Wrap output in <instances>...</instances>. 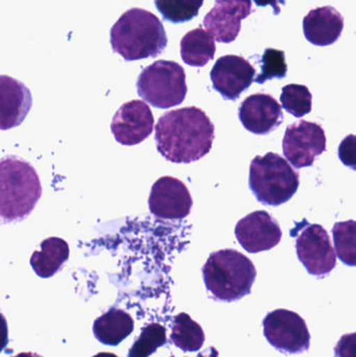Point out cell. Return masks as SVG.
I'll use <instances>...</instances> for the list:
<instances>
[{
  "mask_svg": "<svg viewBox=\"0 0 356 357\" xmlns=\"http://www.w3.org/2000/svg\"><path fill=\"white\" fill-rule=\"evenodd\" d=\"M157 150L173 163H190L206 156L215 140V126L202 109L169 111L157 123Z\"/></svg>",
  "mask_w": 356,
  "mask_h": 357,
  "instance_id": "cell-1",
  "label": "cell"
},
{
  "mask_svg": "<svg viewBox=\"0 0 356 357\" xmlns=\"http://www.w3.org/2000/svg\"><path fill=\"white\" fill-rule=\"evenodd\" d=\"M167 41L160 19L142 8L123 13L110 31L113 52L127 62L156 58L164 52Z\"/></svg>",
  "mask_w": 356,
  "mask_h": 357,
  "instance_id": "cell-2",
  "label": "cell"
},
{
  "mask_svg": "<svg viewBox=\"0 0 356 357\" xmlns=\"http://www.w3.org/2000/svg\"><path fill=\"white\" fill-rule=\"evenodd\" d=\"M42 195L36 169L16 156L0 159V225L22 222Z\"/></svg>",
  "mask_w": 356,
  "mask_h": 357,
  "instance_id": "cell-3",
  "label": "cell"
},
{
  "mask_svg": "<svg viewBox=\"0 0 356 357\" xmlns=\"http://www.w3.org/2000/svg\"><path fill=\"white\" fill-rule=\"evenodd\" d=\"M202 272L209 293L225 302L238 301L249 295L257 275L253 262L232 249L211 253Z\"/></svg>",
  "mask_w": 356,
  "mask_h": 357,
  "instance_id": "cell-4",
  "label": "cell"
},
{
  "mask_svg": "<svg viewBox=\"0 0 356 357\" xmlns=\"http://www.w3.org/2000/svg\"><path fill=\"white\" fill-rule=\"evenodd\" d=\"M299 173L275 153L256 156L250 165L249 185L258 202L277 206L290 201L300 185Z\"/></svg>",
  "mask_w": 356,
  "mask_h": 357,
  "instance_id": "cell-5",
  "label": "cell"
},
{
  "mask_svg": "<svg viewBox=\"0 0 356 357\" xmlns=\"http://www.w3.org/2000/svg\"><path fill=\"white\" fill-rule=\"evenodd\" d=\"M137 92L142 100L156 108L179 106L187 94L185 71L173 61H156L140 73Z\"/></svg>",
  "mask_w": 356,
  "mask_h": 357,
  "instance_id": "cell-6",
  "label": "cell"
},
{
  "mask_svg": "<svg viewBox=\"0 0 356 357\" xmlns=\"http://www.w3.org/2000/svg\"><path fill=\"white\" fill-rule=\"evenodd\" d=\"M296 250L299 260L307 272L314 276L330 274L336 266V254L327 231L317 224H309L303 220L297 224Z\"/></svg>",
  "mask_w": 356,
  "mask_h": 357,
  "instance_id": "cell-7",
  "label": "cell"
},
{
  "mask_svg": "<svg viewBox=\"0 0 356 357\" xmlns=\"http://www.w3.org/2000/svg\"><path fill=\"white\" fill-rule=\"evenodd\" d=\"M263 335L270 344L282 354H299L307 351L311 335L305 321L296 312L276 310L263 322Z\"/></svg>",
  "mask_w": 356,
  "mask_h": 357,
  "instance_id": "cell-8",
  "label": "cell"
},
{
  "mask_svg": "<svg viewBox=\"0 0 356 357\" xmlns=\"http://www.w3.org/2000/svg\"><path fill=\"white\" fill-rule=\"evenodd\" d=\"M282 148L293 167H311L316 158L326 151L325 131L318 123L307 121L293 123L286 128Z\"/></svg>",
  "mask_w": 356,
  "mask_h": 357,
  "instance_id": "cell-9",
  "label": "cell"
},
{
  "mask_svg": "<svg viewBox=\"0 0 356 357\" xmlns=\"http://www.w3.org/2000/svg\"><path fill=\"white\" fill-rule=\"evenodd\" d=\"M148 206L153 215L157 218L183 220L192 211V197L182 181L165 176L153 185Z\"/></svg>",
  "mask_w": 356,
  "mask_h": 357,
  "instance_id": "cell-10",
  "label": "cell"
},
{
  "mask_svg": "<svg viewBox=\"0 0 356 357\" xmlns=\"http://www.w3.org/2000/svg\"><path fill=\"white\" fill-rule=\"evenodd\" d=\"M154 130V116L148 104L142 100L125 102L115 113L111 131L123 146H136L146 140Z\"/></svg>",
  "mask_w": 356,
  "mask_h": 357,
  "instance_id": "cell-11",
  "label": "cell"
},
{
  "mask_svg": "<svg viewBox=\"0 0 356 357\" xmlns=\"http://www.w3.org/2000/svg\"><path fill=\"white\" fill-rule=\"evenodd\" d=\"M256 70L249 61L240 56H221L211 69L213 88L224 100H236L254 82Z\"/></svg>",
  "mask_w": 356,
  "mask_h": 357,
  "instance_id": "cell-12",
  "label": "cell"
},
{
  "mask_svg": "<svg viewBox=\"0 0 356 357\" xmlns=\"http://www.w3.org/2000/svg\"><path fill=\"white\" fill-rule=\"evenodd\" d=\"M235 236L247 252L255 254L269 251L278 245L282 231L273 216L259 210L245 216L236 224Z\"/></svg>",
  "mask_w": 356,
  "mask_h": 357,
  "instance_id": "cell-13",
  "label": "cell"
},
{
  "mask_svg": "<svg viewBox=\"0 0 356 357\" xmlns=\"http://www.w3.org/2000/svg\"><path fill=\"white\" fill-rule=\"evenodd\" d=\"M251 13L252 0H215L203 24L215 41L231 43L242 29L240 21Z\"/></svg>",
  "mask_w": 356,
  "mask_h": 357,
  "instance_id": "cell-14",
  "label": "cell"
},
{
  "mask_svg": "<svg viewBox=\"0 0 356 357\" xmlns=\"http://www.w3.org/2000/svg\"><path fill=\"white\" fill-rule=\"evenodd\" d=\"M238 117L245 129L256 135L275 131L284 119L279 102L267 93L248 96L238 109Z\"/></svg>",
  "mask_w": 356,
  "mask_h": 357,
  "instance_id": "cell-15",
  "label": "cell"
},
{
  "mask_svg": "<svg viewBox=\"0 0 356 357\" xmlns=\"http://www.w3.org/2000/svg\"><path fill=\"white\" fill-rule=\"evenodd\" d=\"M33 98L29 88L20 81L0 75V130L18 127L29 114Z\"/></svg>",
  "mask_w": 356,
  "mask_h": 357,
  "instance_id": "cell-16",
  "label": "cell"
},
{
  "mask_svg": "<svg viewBox=\"0 0 356 357\" xmlns=\"http://www.w3.org/2000/svg\"><path fill=\"white\" fill-rule=\"evenodd\" d=\"M344 18L332 6L314 8L303 19V31L307 41L316 46H328L340 39Z\"/></svg>",
  "mask_w": 356,
  "mask_h": 357,
  "instance_id": "cell-17",
  "label": "cell"
},
{
  "mask_svg": "<svg viewBox=\"0 0 356 357\" xmlns=\"http://www.w3.org/2000/svg\"><path fill=\"white\" fill-rule=\"evenodd\" d=\"M133 331V319L127 312L118 308H111L94 321V337L104 345H119Z\"/></svg>",
  "mask_w": 356,
  "mask_h": 357,
  "instance_id": "cell-18",
  "label": "cell"
},
{
  "mask_svg": "<svg viewBox=\"0 0 356 357\" xmlns=\"http://www.w3.org/2000/svg\"><path fill=\"white\" fill-rule=\"evenodd\" d=\"M41 250L31 257V266L41 278H50L62 270L69 258V245L64 239L49 237L41 243Z\"/></svg>",
  "mask_w": 356,
  "mask_h": 357,
  "instance_id": "cell-19",
  "label": "cell"
},
{
  "mask_svg": "<svg viewBox=\"0 0 356 357\" xmlns=\"http://www.w3.org/2000/svg\"><path fill=\"white\" fill-rule=\"evenodd\" d=\"M181 56L185 64L203 67L215 58V40L208 31L198 27L188 31L181 40Z\"/></svg>",
  "mask_w": 356,
  "mask_h": 357,
  "instance_id": "cell-20",
  "label": "cell"
},
{
  "mask_svg": "<svg viewBox=\"0 0 356 357\" xmlns=\"http://www.w3.org/2000/svg\"><path fill=\"white\" fill-rule=\"evenodd\" d=\"M171 341L184 352L199 351L204 345V331L189 314L181 312L173 320Z\"/></svg>",
  "mask_w": 356,
  "mask_h": 357,
  "instance_id": "cell-21",
  "label": "cell"
},
{
  "mask_svg": "<svg viewBox=\"0 0 356 357\" xmlns=\"http://www.w3.org/2000/svg\"><path fill=\"white\" fill-rule=\"evenodd\" d=\"M204 0H155L157 10L164 20L183 23L198 16Z\"/></svg>",
  "mask_w": 356,
  "mask_h": 357,
  "instance_id": "cell-22",
  "label": "cell"
},
{
  "mask_svg": "<svg viewBox=\"0 0 356 357\" xmlns=\"http://www.w3.org/2000/svg\"><path fill=\"white\" fill-rule=\"evenodd\" d=\"M280 100L282 107L297 119L311 113L313 107V96L309 88L298 84L284 86Z\"/></svg>",
  "mask_w": 356,
  "mask_h": 357,
  "instance_id": "cell-23",
  "label": "cell"
},
{
  "mask_svg": "<svg viewBox=\"0 0 356 357\" xmlns=\"http://www.w3.org/2000/svg\"><path fill=\"white\" fill-rule=\"evenodd\" d=\"M167 344V331L162 325H146L129 351V357H150Z\"/></svg>",
  "mask_w": 356,
  "mask_h": 357,
  "instance_id": "cell-24",
  "label": "cell"
},
{
  "mask_svg": "<svg viewBox=\"0 0 356 357\" xmlns=\"http://www.w3.org/2000/svg\"><path fill=\"white\" fill-rule=\"evenodd\" d=\"M336 254L347 266H355V222H336L332 229Z\"/></svg>",
  "mask_w": 356,
  "mask_h": 357,
  "instance_id": "cell-25",
  "label": "cell"
},
{
  "mask_svg": "<svg viewBox=\"0 0 356 357\" xmlns=\"http://www.w3.org/2000/svg\"><path fill=\"white\" fill-rule=\"evenodd\" d=\"M288 73V65L286 62L284 52L275 48H267L261 56V73L255 77L258 84L273 79H284Z\"/></svg>",
  "mask_w": 356,
  "mask_h": 357,
  "instance_id": "cell-26",
  "label": "cell"
},
{
  "mask_svg": "<svg viewBox=\"0 0 356 357\" xmlns=\"http://www.w3.org/2000/svg\"><path fill=\"white\" fill-rule=\"evenodd\" d=\"M355 135H350L341 144L340 149H339V157L345 165H348L351 169H355Z\"/></svg>",
  "mask_w": 356,
  "mask_h": 357,
  "instance_id": "cell-27",
  "label": "cell"
},
{
  "mask_svg": "<svg viewBox=\"0 0 356 357\" xmlns=\"http://www.w3.org/2000/svg\"><path fill=\"white\" fill-rule=\"evenodd\" d=\"M336 357H355V333L341 339L336 348Z\"/></svg>",
  "mask_w": 356,
  "mask_h": 357,
  "instance_id": "cell-28",
  "label": "cell"
},
{
  "mask_svg": "<svg viewBox=\"0 0 356 357\" xmlns=\"http://www.w3.org/2000/svg\"><path fill=\"white\" fill-rule=\"evenodd\" d=\"M8 322L3 314L0 312V354L2 350L8 346Z\"/></svg>",
  "mask_w": 356,
  "mask_h": 357,
  "instance_id": "cell-29",
  "label": "cell"
},
{
  "mask_svg": "<svg viewBox=\"0 0 356 357\" xmlns=\"http://www.w3.org/2000/svg\"><path fill=\"white\" fill-rule=\"evenodd\" d=\"M254 1L257 6H271L274 8V14L275 15H279L280 12H281L280 2L286 3L284 0H254Z\"/></svg>",
  "mask_w": 356,
  "mask_h": 357,
  "instance_id": "cell-30",
  "label": "cell"
},
{
  "mask_svg": "<svg viewBox=\"0 0 356 357\" xmlns=\"http://www.w3.org/2000/svg\"><path fill=\"white\" fill-rule=\"evenodd\" d=\"M198 357H219V352L213 347L208 348L206 351L201 352Z\"/></svg>",
  "mask_w": 356,
  "mask_h": 357,
  "instance_id": "cell-31",
  "label": "cell"
},
{
  "mask_svg": "<svg viewBox=\"0 0 356 357\" xmlns=\"http://www.w3.org/2000/svg\"><path fill=\"white\" fill-rule=\"evenodd\" d=\"M12 357H43L41 356H39V354H31V352H22V354H17L16 356H12Z\"/></svg>",
  "mask_w": 356,
  "mask_h": 357,
  "instance_id": "cell-32",
  "label": "cell"
},
{
  "mask_svg": "<svg viewBox=\"0 0 356 357\" xmlns=\"http://www.w3.org/2000/svg\"><path fill=\"white\" fill-rule=\"evenodd\" d=\"M93 357H118L113 354H107V352H102V354H96Z\"/></svg>",
  "mask_w": 356,
  "mask_h": 357,
  "instance_id": "cell-33",
  "label": "cell"
}]
</instances>
